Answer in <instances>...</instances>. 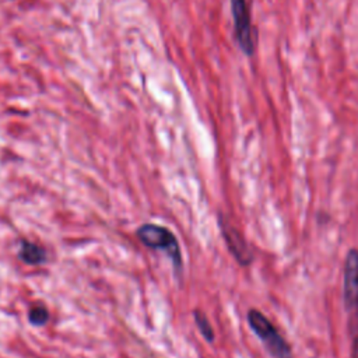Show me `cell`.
Instances as JSON below:
<instances>
[{"instance_id":"2","label":"cell","mask_w":358,"mask_h":358,"mask_svg":"<svg viewBox=\"0 0 358 358\" xmlns=\"http://www.w3.org/2000/svg\"><path fill=\"white\" fill-rule=\"evenodd\" d=\"M246 319L250 329L262 340L271 358H294L289 344L260 310L249 309Z\"/></svg>"},{"instance_id":"3","label":"cell","mask_w":358,"mask_h":358,"mask_svg":"<svg viewBox=\"0 0 358 358\" xmlns=\"http://www.w3.org/2000/svg\"><path fill=\"white\" fill-rule=\"evenodd\" d=\"M137 236L143 245L164 250L175 266L180 267L182 256L175 235L165 227L157 224H144L137 229Z\"/></svg>"},{"instance_id":"1","label":"cell","mask_w":358,"mask_h":358,"mask_svg":"<svg viewBox=\"0 0 358 358\" xmlns=\"http://www.w3.org/2000/svg\"><path fill=\"white\" fill-rule=\"evenodd\" d=\"M343 299L348 316V334L352 343V358L358 357V250L351 249L344 260Z\"/></svg>"},{"instance_id":"5","label":"cell","mask_w":358,"mask_h":358,"mask_svg":"<svg viewBox=\"0 0 358 358\" xmlns=\"http://www.w3.org/2000/svg\"><path fill=\"white\" fill-rule=\"evenodd\" d=\"M220 227H221V232L225 239L227 248L229 249V252L232 253L235 260L241 266H249L253 260V253L249 249L245 238L236 231V228H234L224 218H220Z\"/></svg>"},{"instance_id":"7","label":"cell","mask_w":358,"mask_h":358,"mask_svg":"<svg viewBox=\"0 0 358 358\" xmlns=\"http://www.w3.org/2000/svg\"><path fill=\"white\" fill-rule=\"evenodd\" d=\"M193 316H194V322H196L200 333L203 334V337L207 341H213L214 340V331H213V327H211L207 316L200 310H194Z\"/></svg>"},{"instance_id":"4","label":"cell","mask_w":358,"mask_h":358,"mask_svg":"<svg viewBox=\"0 0 358 358\" xmlns=\"http://www.w3.org/2000/svg\"><path fill=\"white\" fill-rule=\"evenodd\" d=\"M231 10L238 46L246 56H252L256 49V32L246 0H231Z\"/></svg>"},{"instance_id":"8","label":"cell","mask_w":358,"mask_h":358,"mask_svg":"<svg viewBox=\"0 0 358 358\" xmlns=\"http://www.w3.org/2000/svg\"><path fill=\"white\" fill-rule=\"evenodd\" d=\"M28 320L34 326H42L49 320V312L43 305H34L29 309Z\"/></svg>"},{"instance_id":"6","label":"cell","mask_w":358,"mask_h":358,"mask_svg":"<svg viewBox=\"0 0 358 358\" xmlns=\"http://www.w3.org/2000/svg\"><path fill=\"white\" fill-rule=\"evenodd\" d=\"M20 259L22 262H25L27 264H42L46 260V252L42 246L24 241L21 242V248H20V253H18Z\"/></svg>"}]
</instances>
